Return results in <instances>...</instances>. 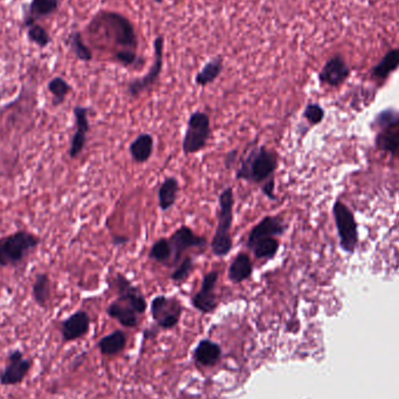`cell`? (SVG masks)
Masks as SVG:
<instances>
[{
	"instance_id": "83f0119b",
	"label": "cell",
	"mask_w": 399,
	"mask_h": 399,
	"mask_svg": "<svg viewBox=\"0 0 399 399\" xmlns=\"http://www.w3.org/2000/svg\"><path fill=\"white\" fill-rule=\"evenodd\" d=\"M47 89L52 95V104L56 108L63 104V102L66 101L67 96L69 95L73 88L65 78L61 76H55L48 82Z\"/></svg>"
},
{
	"instance_id": "30bf717a",
	"label": "cell",
	"mask_w": 399,
	"mask_h": 399,
	"mask_svg": "<svg viewBox=\"0 0 399 399\" xmlns=\"http://www.w3.org/2000/svg\"><path fill=\"white\" fill-rule=\"evenodd\" d=\"M32 368V361L23 356L19 349H14L8 353V365L0 372L1 385H16L23 382Z\"/></svg>"
},
{
	"instance_id": "52a82bcc",
	"label": "cell",
	"mask_w": 399,
	"mask_h": 399,
	"mask_svg": "<svg viewBox=\"0 0 399 399\" xmlns=\"http://www.w3.org/2000/svg\"><path fill=\"white\" fill-rule=\"evenodd\" d=\"M170 243H171L172 252H173L171 264H170L172 268L178 266L180 262L183 260V253L188 251L190 249L196 248L203 250L208 244L205 237L196 235L188 225H181L180 228L176 229L170 237Z\"/></svg>"
},
{
	"instance_id": "2e32d148",
	"label": "cell",
	"mask_w": 399,
	"mask_h": 399,
	"mask_svg": "<svg viewBox=\"0 0 399 399\" xmlns=\"http://www.w3.org/2000/svg\"><path fill=\"white\" fill-rule=\"evenodd\" d=\"M90 328V317L86 310H78L61 322L63 341L71 342L84 337Z\"/></svg>"
},
{
	"instance_id": "74e56055",
	"label": "cell",
	"mask_w": 399,
	"mask_h": 399,
	"mask_svg": "<svg viewBox=\"0 0 399 399\" xmlns=\"http://www.w3.org/2000/svg\"><path fill=\"white\" fill-rule=\"evenodd\" d=\"M113 244L115 245H123L128 242V238H125L124 236H113Z\"/></svg>"
},
{
	"instance_id": "7c38bea8",
	"label": "cell",
	"mask_w": 399,
	"mask_h": 399,
	"mask_svg": "<svg viewBox=\"0 0 399 399\" xmlns=\"http://www.w3.org/2000/svg\"><path fill=\"white\" fill-rule=\"evenodd\" d=\"M111 285L116 290L118 300L130 305L138 314L145 313V310L148 308L146 299L141 295L139 288L135 286L125 275L117 273L113 277Z\"/></svg>"
},
{
	"instance_id": "f1b7e54d",
	"label": "cell",
	"mask_w": 399,
	"mask_h": 399,
	"mask_svg": "<svg viewBox=\"0 0 399 399\" xmlns=\"http://www.w3.org/2000/svg\"><path fill=\"white\" fill-rule=\"evenodd\" d=\"M377 146L383 151L395 152L399 148V120L389 125L377 137Z\"/></svg>"
},
{
	"instance_id": "8d00e7d4",
	"label": "cell",
	"mask_w": 399,
	"mask_h": 399,
	"mask_svg": "<svg viewBox=\"0 0 399 399\" xmlns=\"http://www.w3.org/2000/svg\"><path fill=\"white\" fill-rule=\"evenodd\" d=\"M237 159V150H233V151L228 152L227 155H225V165L227 168H231L233 166V163H236Z\"/></svg>"
},
{
	"instance_id": "f546056e",
	"label": "cell",
	"mask_w": 399,
	"mask_h": 399,
	"mask_svg": "<svg viewBox=\"0 0 399 399\" xmlns=\"http://www.w3.org/2000/svg\"><path fill=\"white\" fill-rule=\"evenodd\" d=\"M172 247L170 243V240L167 238H160L157 240L155 243L151 247V250L148 252V257L151 260L158 262V263L163 264L166 266H170L172 260Z\"/></svg>"
},
{
	"instance_id": "4316f807",
	"label": "cell",
	"mask_w": 399,
	"mask_h": 399,
	"mask_svg": "<svg viewBox=\"0 0 399 399\" xmlns=\"http://www.w3.org/2000/svg\"><path fill=\"white\" fill-rule=\"evenodd\" d=\"M66 45L80 61L90 62L93 60V52L83 41L81 32H71L67 36Z\"/></svg>"
},
{
	"instance_id": "ac0fdd59",
	"label": "cell",
	"mask_w": 399,
	"mask_h": 399,
	"mask_svg": "<svg viewBox=\"0 0 399 399\" xmlns=\"http://www.w3.org/2000/svg\"><path fill=\"white\" fill-rule=\"evenodd\" d=\"M106 313L110 318L115 319L119 322L120 325L128 328H135L139 322V317H138L139 314L137 313L130 305L120 301L118 299L109 305Z\"/></svg>"
},
{
	"instance_id": "6da1fadb",
	"label": "cell",
	"mask_w": 399,
	"mask_h": 399,
	"mask_svg": "<svg viewBox=\"0 0 399 399\" xmlns=\"http://www.w3.org/2000/svg\"><path fill=\"white\" fill-rule=\"evenodd\" d=\"M278 168V155L266 146H255L245 155L236 172V179L263 185L273 178Z\"/></svg>"
},
{
	"instance_id": "3957f363",
	"label": "cell",
	"mask_w": 399,
	"mask_h": 399,
	"mask_svg": "<svg viewBox=\"0 0 399 399\" xmlns=\"http://www.w3.org/2000/svg\"><path fill=\"white\" fill-rule=\"evenodd\" d=\"M40 237L19 230L0 238V268H14L27 258L40 245Z\"/></svg>"
},
{
	"instance_id": "4fadbf2b",
	"label": "cell",
	"mask_w": 399,
	"mask_h": 399,
	"mask_svg": "<svg viewBox=\"0 0 399 399\" xmlns=\"http://www.w3.org/2000/svg\"><path fill=\"white\" fill-rule=\"evenodd\" d=\"M75 118L74 135L71 137L69 146V157L71 159H76L84 150L88 139V132L90 131L89 109L82 105H76L73 110Z\"/></svg>"
},
{
	"instance_id": "484cf974",
	"label": "cell",
	"mask_w": 399,
	"mask_h": 399,
	"mask_svg": "<svg viewBox=\"0 0 399 399\" xmlns=\"http://www.w3.org/2000/svg\"><path fill=\"white\" fill-rule=\"evenodd\" d=\"M280 240L277 237H270L258 240L248 249L253 252V256L256 257L257 260H270L277 256L280 251Z\"/></svg>"
},
{
	"instance_id": "d6986e66",
	"label": "cell",
	"mask_w": 399,
	"mask_h": 399,
	"mask_svg": "<svg viewBox=\"0 0 399 399\" xmlns=\"http://www.w3.org/2000/svg\"><path fill=\"white\" fill-rule=\"evenodd\" d=\"M253 271L252 260L247 252H240L228 270V278L231 283L240 284L251 277Z\"/></svg>"
},
{
	"instance_id": "d590c367",
	"label": "cell",
	"mask_w": 399,
	"mask_h": 399,
	"mask_svg": "<svg viewBox=\"0 0 399 399\" xmlns=\"http://www.w3.org/2000/svg\"><path fill=\"white\" fill-rule=\"evenodd\" d=\"M275 179L273 178L269 179L266 183H264L263 185H262V193H263L266 198L272 200V201L277 200V196H275Z\"/></svg>"
},
{
	"instance_id": "5b68a950",
	"label": "cell",
	"mask_w": 399,
	"mask_h": 399,
	"mask_svg": "<svg viewBox=\"0 0 399 399\" xmlns=\"http://www.w3.org/2000/svg\"><path fill=\"white\" fill-rule=\"evenodd\" d=\"M212 135V125L208 115L195 111L190 115L183 136V152L185 155H195L207 146Z\"/></svg>"
},
{
	"instance_id": "836d02e7",
	"label": "cell",
	"mask_w": 399,
	"mask_h": 399,
	"mask_svg": "<svg viewBox=\"0 0 399 399\" xmlns=\"http://www.w3.org/2000/svg\"><path fill=\"white\" fill-rule=\"evenodd\" d=\"M113 58L117 62L124 67L136 66L137 63L143 62V60L138 56L137 52L130 51V49H119L115 53Z\"/></svg>"
},
{
	"instance_id": "e0dca14e",
	"label": "cell",
	"mask_w": 399,
	"mask_h": 399,
	"mask_svg": "<svg viewBox=\"0 0 399 399\" xmlns=\"http://www.w3.org/2000/svg\"><path fill=\"white\" fill-rule=\"evenodd\" d=\"M349 68L341 55H335L330 58L322 68L319 78L323 84L330 87L340 86L348 78Z\"/></svg>"
},
{
	"instance_id": "9a60e30c",
	"label": "cell",
	"mask_w": 399,
	"mask_h": 399,
	"mask_svg": "<svg viewBox=\"0 0 399 399\" xmlns=\"http://www.w3.org/2000/svg\"><path fill=\"white\" fill-rule=\"evenodd\" d=\"M286 229L287 225L283 217L271 216V215L265 216L260 223H257L251 229V231L249 233L248 240H247V247L249 248L253 243L264 238L282 236L286 231Z\"/></svg>"
},
{
	"instance_id": "5bb4252c",
	"label": "cell",
	"mask_w": 399,
	"mask_h": 399,
	"mask_svg": "<svg viewBox=\"0 0 399 399\" xmlns=\"http://www.w3.org/2000/svg\"><path fill=\"white\" fill-rule=\"evenodd\" d=\"M63 0H31L23 6V26L28 28L40 20L46 19L55 14L62 4Z\"/></svg>"
},
{
	"instance_id": "4dcf8cb0",
	"label": "cell",
	"mask_w": 399,
	"mask_h": 399,
	"mask_svg": "<svg viewBox=\"0 0 399 399\" xmlns=\"http://www.w3.org/2000/svg\"><path fill=\"white\" fill-rule=\"evenodd\" d=\"M399 67V49H394L389 52L388 54L384 56L383 60L377 65L372 75L377 78H388L389 74Z\"/></svg>"
},
{
	"instance_id": "e575fe53",
	"label": "cell",
	"mask_w": 399,
	"mask_h": 399,
	"mask_svg": "<svg viewBox=\"0 0 399 399\" xmlns=\"http://www.w3.org/2000/svg\"><path fill=\"white\" fill-rule=\"evenodd\" d=\"M304 117L310 122V124L317 125L321 123L323 117H325V111L320 105L313 103V104L307 105L305 108Z\"/></svg>"
},
{
	"instance_id": "8fae6325",
	"label": "cell",
	"mask_w": 399,
	"mask_h": 399,
	"mask_svg": "<svg viewBox=\"0 0 399 399\" xmlns=\"http://www.w3.org/2000/svg\"><path fill=\"white\" fill-rule=\"evenodd\" d=\"M218 277H220V273L216 270L205 273V277H203L200 290L192 299L193 306L198 312L208 314L216 310L217 297L215 290H216Z\"/></svg>"
},
{
	"instance_id": "d6a6232c",
	"label": "cell",
	"mask_w": 399,
	"mask_h": 399,
	"mask_svg": "<svg viewBox=\"0 0 399 399\" xmlns=\"http://www.w3.org/2000/svg\"><path fill=\"white\" fill-rule=\"evenodd\" d=\"M193 270H194V260L192 257H186L180 262L174 271L172 272L171 280L174 283H183L190 277Z\"/></svg>"
},
{
	"instance_id": "ab89813d",
	"label": "cell",
	"mask_w": 399,
	"mask_h": 399,
	"mask_svg": "<svg viewBox=\"0 0 399 399\" xmlns=\"http://www.w3.org/2000/svg\"><path fill=\"white\" fill-rule=\"evenodd\" d=\"M1 98H3V93H0V101H1Z\"/></svg>"
},
{
	"instance_id": "7a4b0ae2",
	"label": "cell",
	"mask_w": 399,
	"mask_h": 399,
	"mask_svg": "<svg viewBox=\"0 0 399 399\" xmlns=\"http://www.w3.org/2000/svg\"><path fill=\"white\" fill-rule=\"evenodd\" d=\"M233 190L231 187H228L218 196L216 231L210 243L214 256L220 258L228 256L233 250L231 228L233 222Z\"/></svg>"
},
{
	"instance_id": "603a6c76",
	"label": "cell",
	"mask_w": 399,
	"mask_h": 399,
	"mask_svg": "<svg viewBox=\"0 0 399 399\" xmlns=\"http://www.w3.org/2000/svg\"><path fill=\"white\" fill-rule=\"evenodd\" d=\"M179 190H180V183L175 176H168L163 180L158 192L160 209L163 212L171 209L178 198Z\"/></svg>"
},
{
	"instance_id": "44dd1931",
	"label": "cell",
	"mask_w": 399,
	"mask_h": 399,
	"mask_svg": "<svg viewBox=\"0 0 399 399\" xmlns=\"http://www.w3.org/2000/svg\"><path fill=\"white\" fill-rule=\"evenodd\" d=\"M221 347L212 340H202L195 349L194 358L198 365L210 367L221 358Z\"/></svg>"
},
{
	"instance_id": "1f68e13d",
	"label": "cell",
	"mask_w": 399,
	"mask_h": 399,
	"mask_svg": "<svg viewBox=\"0 0 399 399\" xmlns=\"http://www.w3.org/2000/svg\"><path fill=\"white\" fill-rule=\"evenodd\" d=\"M27 39L30 43L36 45L41 49L47 48L52 43L51 34L39 23H33L27 28Z\"/></svg>"
},
{
	"instance_id": "ba28073f",
	"label": "cell",
	"mask_w": 399,
	"mask_h": 399,
	"mask_svg": "<svg viewBox=\"0 0 399 399\" xmlns=\"http://www.w3.org/2000/svg\"><path fill=\"white\" fill-rule=\"evenodd\" d=\"M163 46H165V39L163 35L157 36L153 43V49H155V61L151 68L148 71V74L143 78H137L130 82L128 84V93L131 98H137L141 93L151 88L155 84L157 80L159 78L163 70Z\"/></svg>"
},
{
	"instance_id": "277c9868",
	"label": "cell",
	"mask_w": 399,
	"mask_h": 399,
	"mask_svg": "<svg viewBox=\"0 0 399 399\" xmlns=\"http://www.w3.org/2000/svg\"><path fill=\"white\" fill-rule=\"evenodd\" d=\"M98 18L103 23L109 39H113L122 49L137 52L138 36L135 26L126 16L116 12H103Z\"/></svg>"
},
{
	"instance_id": "7402d4cb",
	"label": "cell",
	"mask_w": 399,
	"mask_h": 399,
	"mask_svg": "<svg viewBox=\"0 0 399 399\" xmlns=\"http://www.w3.org/2000/svg\"><path fill=\"white\" fill-rule=\"evenodd\" d=\"M51 278L46 272L35 275L34 283L32 285V295L35 304L41 308H46L51 300Z\"/></svg>"
},
{
	"instance_id": "f35d334b",
	"label": "cell",
	"mask_w": 399,
	"mask_h": 399,
	"mask_svg": "<svg viewBox=\"0 0 399 399\" xmlns=\"http://www.w3.org/2000/svg\"><path fill=\"white\" fill-rule=\"evenodd\" d=\"M157 3H163V0H155Z\"/></svg>"
},
{
	"instance_id": "ffe728a7",
	"label": "cell",
	"mask_w": 399,
	"mask_h": 399,
	"mask_svg": "<svg viewBox=\"0 0 399 399\" xmlns=\"http://www.w3.org/2000/svg\"><path fill=\"white\" fill-rule=\"evenodd\" d=\"M155 148V139L150 133H140L136 139L130 144V155L135 163H148L151 159Z\"/></svg>"
},
{
	"instance_id": "d4e9b609",
	"label": "cell",
	"mask_w": 399,
	"mask_h": 399,
	"mask_svg": "<svg viewBox=\"0 0 399 399\" xmlns=\"http://www.w3.org/2000/svg\"><path fill=\"white\" fill-rule=\"evenodd\" d=\"M126 345V335L123 330H115L106 337H102L98 342V348L104 355H116L120 353Z\"/></svg>"
},
{
	"instance_id": "8992f818",
	"label": "cell",
	"mask_w": 399,
	"mask_h": 399,
	"mask_svg": "<svg viewBox=\"0 0 399 399\" xmlns=\"http://www.w3.org/2000/svg\"><path fill=\"white\" fill-rule=\"evenodd\" d=\"M152 318L163 330H172L178 325L183 314V305L178 299L158 295L152 300Z\"/></svg>"
},
{
	"instance_id": "cb8c5ba5",
	"label": "cell",
	"mask_w": 399,
	"mask_h": 399,
	"mask_svg": "<svg viewBox=\"0 0 399 399\" xmlns=\"http://www.w3.org/2000/svg\"><path fill=\"white\" fill-rule=\"evenodd\" d=\"M223 70L222 58H213L205 63V67L195 76V83L200 87H207L216 81Z\"/></svg>"
},
{
	"instance_id": "9c48e42d",
	"label": "cell",
	"mask_w": 399,
	"mask_h": 399,
	"mask_svg": "<svg viewBox=\"0 0 399 399\" xmlns=\"http://www.w3.org/2000/svg\"><path fill=\"white\" fill-rule=\"evenodd\" d=\"M334 216L342 249L348 252L354 251L357 244V229L353 214L341 202H337L334 205Z\"/></svg>"
}]
</instances>
